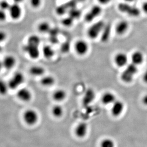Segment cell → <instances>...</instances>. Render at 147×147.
<instances>
[{"label": "cell", "instance_id": "cell-1", "mask_svg": "<svg viewBox=\"0 0 147 147\" xmlns=\"http://www.w3.org/2000/svg\"><path fill=\"white\" fill-rule=\"evenodd\" d=\"M105 25V22L103 20H99L93 22L86 31L88 37L91 40H96L100 37Z\"/></svg>", "mask_w": 147, "mask_h": 147}, {"label": "cell", "instance_id": "cell-2", "mask_svg": "<svg viewBox=\"0 0 147 147\" xmlns=\"http://www.w3.org/2000/svg\"><path fill=\"white\" fill-rule=\"evenodd\" d=\"M117 9L119 12L131 17H137L140 15V9L136 6L131 5L130 3L124 1L119 3L117 6Z\"/></svg>", "mask_w": 147, "mask_h": 147}, {"label": "cell", "instance_id": "cell-3", "mask_svg": "<svg viewBox=\"0 0 147 147\" xmlns=\"http://www.w3.org/2000/svg\"><path fill=\"white\" fill-rule=\"evenodd\" d=\"M137 66L132 64V63L128 64L121 74V79L125 83H130L133 80L135 75L137 74Z\"/></svg>", "mask_w": 147, "mask_h": 147}, {"label": "cell", "instance_id": "cell-4", "mask_svg": "<svg viewBox=\"0 0 147 147\" xmlns=\"http://www.w3.org/2000/svg\"><path fill=\"white\" fill-rule=\"evenodd\" d=\"M103 9L101 6L95 5L92 6L84 16V20L87 23H92L101 15Z\"/></svg>", "mask_w": 147, "mask_h": 147}, {"label": "cell", "instance_id": "cell-5", "mask_svg": "<svg viewBox=\"0 0 147 147\" xmlns=\"http://www.w3.org/2000/svg\"><path fill=\"white\" fill-rule=\"evenodd\" d=\"M22 118L24 122L29 126H33L39 120V115L37 111L33 109H27L24 111Z\"/></svg>", "mask_w": 147, "mask_h": 147}, {"label": "cell", "instance_id": "cell-6", "mask_svg": "<svg viewBox=\"0 0 147 147\" xmlns=\"http://www.w3.org/2000/svg\"><path fill=\"white\" fill-rule=\"evenodd\" d=\"M74 49L78 55L82 57L88 53L89 50V45L86 40L79 39L74 43Z\"/></svg>", "mask_w": 147, "mask_h": 147}, {"label": "cell", "instance_id": "cell-7", "mask_svg": "<svg viewBox=\"0 0 147 147\" xmlns=\"http://www.w3.org/2000/svg\"><path fill=\"white\" fill-rule=\"evenodd\" d=\"M24 76L22 72H15L8 82L9 89L15 90L18 88L24 83Z\"/></svg>", "mask_w": 147, "mask_h": 147}, {"label": "cell", "instance_id": "cell-8", "mask_svg": "<svg viewBox=\"0 0 147 147\" xmlns=\"http://www.w3.org/2000/svg\"><path fill=\"white\" fill-rule=\"evenodd\" d=\"M129 27L130 25L128 21L125 20H122L118 21L116 24L114 31L118 36H123L129 30Z\"/></svg>", "mask_w": 147, "mask_h": 147}, {"label": "cell", "instance_id": "cell-9", "mask_svg": "<svg viewBox=\"0 0 147 147\" xmlns=\"http://www.w3.org/2000/svg\"><path fill=\"white\" fill-rule=\"evenodd\" d=\"M39 47V46L29 45L28 43H27L25 45H24L23 50L28 54L31 59L36 60L39 58L40 54Z\"/></svg>", "mask_w": 147, "mask_h": 147}, {"label": "cell", "instance_id": "cell-10", "mask_svg": "<svg viewBox=\"0 0 147 147\" xmlns=\"http://www.w3.org/2000/svg\"><path fill=\"white\" fill-rule=\"evenodd\" d=\"M114 62L116 65L119 68L126 66L128 65V56L126 53L118 52L115 55Z\"/></svg>", "mask_w": 147, "mask_h": 147}, {"label": "cell", "instance_id": "cell-11", "mask_svg": "<svg viewBox=\"0 0 147 147\" xmlns=\"http://www.w3.org/2000/svg\"><path fill=\"white\" fill-rule=\"evenodd\" d=\"M8 11L10 17L14 20L19 19L22 14V9L19 4L15 3L11 5Z\"/></svg>", "mask_w": 147, "mask_h": 147}, {"label": "cell", "instance_id": "cell-12", "mask_svg": "<svg viewBox=\"0 0 147 147\" xmlns=\"http://www.w3.org/2000/svg\"><path fill=\"white\" fill-rule=\"evenodd\" d=\"M16 96L18 99L24 102H28L32 98V93L27 88H22L17 91Z\"/></svg>", "mask_w": 147, "mask_h": 147}, {"label": "cell", "instance_id": "cell-13", "mask_svg": "<svg viewBox=\"0 0 147 147\" xmlns=\"http://www.w3.org/2000/svg\"><path fill=\"white\" fill-rule=\"evenodd\" d=\"M124 109V105L122 101L116 100L111 107V113L114 117H118L122 114Z\"/></svg>", "mask_w": 147, "mask_h": 147}, {"label": "cell", "instance_id": "cell-14", "mask_svg": "<svg viewBox=\"0 0 147 147\" xmlns=\"http://www.w3.org/2000/svg\"><path fill=\"white\" fill-rule=\"evenodd\" d=\"M131 61L132 64L135 65H140L144 61V55L140 51H135L131 55Z\"/></svg>", "mask_w": 147, "mask_h": 147}, {"label": "cell", "instance_id": "cell-15", "mask_svg": "<svg viewBox=\"0 0 147 147\" xmlns=\"http://www.w3.org/2000/svg\"><path fill=\"white\" fill-rule=\"evenodd\" d=\"M88 126L85 122H81L78 124L75 129V134L79 138H83L86 136L88 133Z\"/></svg>", "mask_w": 147, "mask_h": 147}, {"label": "cell", "instance_id": "cell-16", "mask_svg": "<svg viewBox=\"0 0 147 147\" xmlns=\"http://www.w3.org/2000/svg\"><path fill=\"white\" fill-rule=\"evenodd\" d=\"M2 63L3 68L9 70L13 69L15 66L16 60L14 56L7 55L6 56L3 58Z\"/></svg>", "mask_w": 147, "mask_h": 147}, {"label": "cell", "instance_id": "cell-17", "mask_svg": "<svg viewBox=\"0 0 147 147\" xmlns=\"http://www.w3.org/2000/svg\"><path fill=\"white\" fill-rule=\"evenodd\" d=\"M111 33V26L110 24H105L100 36V40L103 43L108 42L110 38Z\"/></svg>", "mask_w": 147, "mask_h": 147}, {"label": "cell", "instance_id": "cell-18", "mask_svg": "<svg viewBox=\"0 0 147 147\" xmlns=\"http://www.w3.org/2000/svg\"><path fill=\"white\" fill-rule=\"evenodd\" d=\"M116 100L115 95L111 92H105L102 96V102L105 105L112 104Z\"/></svg>", "mask_w": 147, "mask_h": 147}, {"label": "cell", "instance_id": "cell-19", "mask_svg": "<svg viewBox=\"0 0 147 147\" xmlns=\"http://www.w3.org/2000/svg\"><path fill=\"white\" fill-rule=\"evenodd\" d=\"M29 72L31 75L33 76H42L45 73V69L41 66H33L30 68Z\"/></svg>", "mask_w": 147, "mask_h": 147}, {"label": "cell", "instance_id": "cell-20", "mask_svg": "<svg viewBox=\"0 0 147 147\" xmlns=\"http://www.w3.org/2000/svg\"><path fill=\"white\" fill-rule=\"evenodd\" d=\"M67 95V93L65 90L63 89H58L54 92L52 97L55 101L61 102L65 100Z\"/></svg>", "mask_w": 147, "mask_h": 147}, {"label": "cell", "instance_id": "cell-21", "mask_svg": "<svg viewBox=\"0 0 147 147\" xmlns=\"http://www.w3.org/2000/svg\"><path fill=\"white\" fill-rule=\"evenodd\" d=\"M44 57L46 59H50L54 56L55 51L50 45H45L42 49Z\"/></svg>", "mask_w": 147, "mask_h": 147}, {"label": "cell", "instance_id": "cell-22", "mask_svg": "<svg viewBox=\"0 0 147 147\" xmlns=\"http://www.w3.org/2000/svg\"><path fill=\"white\" fill-rule=\"evenodd\" d=\"M95 98V93L92 89H89L85 92L83 97V103L85 105H87L90 104L94 100Z\"/></svg>", "mask_w": 147, "mask_h": 147}, {"label": "cell", "instance_id": "cell-23", "mask_svg": "<svg viewBox=\"0 0 147 147\" xmlns=\"http://www.w3.org/2000/svg\"><path fill=\"white\" fill-rule=\"evenodd\" d=\"M51 28L50 24L46 21H43L40 22L37 26L38 31L39 32L43 34L48 33Z\"/></svg>", "mask_w": 147, "mask_h": 147}, {"label": "cell", "instance_id": "cell-24", "mask_svg": "<svg viewBox=\"0 0 147 147\" xmlns=\"http://www.w3.org/2000/svg\"><path fill=\"white\" fill-rule=\"evenodd\" d=\"M55 79L51 75H47L43 77L41 80L40 83L44 87H50L55 83Z\"/></svg>", "mask_w": 147, "mask_h": 147}, {"label": "cell", "instance_id": "cell-25", "mask_svg": "<svg viewBox=\"0 0 147 147\" xmlns=\"http://www.w3.org/2000/svg\"><path fill=\"white\" fill-rule=\"evenodd\" d=\"M63 113V108L60 105H54L52 109V113L56 118H60L62 116Z\"/></svg>", "mask_w": 147, "mask_h": 147}, {"label": "cell", "instance_id": "cell-26", "mask_svg": "<svg viewBox=\"0 0 147 147\" xmlns=\"http://www.w3.org/2000/svg\"><path fill=\"white\" fill-rule=\"evenodd\" d=\"M41 43L40 38L36 35L33 34L29 36L27 39V43L29 45H33L39 46Z\"/></svg>", "mask_w": 147, "mask_h": 147}, {"label": "cell", "instance_id": "cell-27", "mask_svg": "<svg viewBox=\"0 0 147 147\" xmlns=\"http://www.w3.org/2000/svg\"><path fill=\"white\" fill-rule=\"evenodd\" d=\"M9 87L8 84L3 80H0V95L4 96L7 94Z\"/></svg>", "mask_w": 147, "mask_h": 147}, {"label": "cell", "instance_id": "cell-28", "mask_svg": "<svg viewBox=\"0 0 147 147\" xmlns=\"http://www.w3.org/2000/svg\"><path fill=\"white\" fill-rule=\"evenodd\" d=\"M68 16L72 17L74 20L79 18L81 14L80 10H79L78 9L76 8V7L71 9L68 11Z\"/></svg>", "mask_w": 147, "mask_h": 147}, {"label": "cell", "instance_id": "cell-29", "mask_svg": "<svg viewBox=\"0 0 147 147\" xmlns=\"http://www.w3.org/2000/svg\"><path fill=\"white\" fill-rule=\"evenodd\" d=\"M100 147H115V143L112 139L105 138L101 142Z\"/></svg>", "mask_w": 147, "mask_h": 147}, {"label": "cell", "instance_id": "cell-30", "mask_svg": "<svg viewBox=\"0 0 147 147\" xmlns=\"http://www.w3.org/2000/svg\"><path fill=\"white\" fill-rule=\"evenodd\" d=\"M75 20L73 19L72 17L68 16L65 18H63L61 21V24L64 26L66 27H70L72 26L74 24Z\"/></svg>", "mask_w": 147, "mask_h": 147}, {"label": "cell", "instance_id": "cell-31", "mask_svg": "<svg viewBox=\"0 0 147 147\" xmlns=\"http://www.w3.org/2000/svg\"><path fill=\"white\" fill-rule=\"evenodd\" d=\"M11 5L7 0H1L0 1V9L4 11L8 10Z\"/></svg>", "mask_w": 147, "mask_h": 147}, {"label": "cell", "instance_id": "cell-32", "mask_svg": "<svg viewBox=\"0 0 147 147\" xmlns=\"http://www.w3.org/2000/svg\"><path fill=\"white\" fill-rule=\"evenodd\" d=\"M42 0H30V3L33 8H38L42 4Z\"/></svg>", "mask_w": 147, "mask_h": 147}, {"label": "cell", "instance_id": "cell-33", "mask_svg": "<svg viewBox=\"0 0 147 147\" xmlns=\"http://www.w3.org/2000/svg\"><path fill=\"white\" fill-rule=\"evenodd\" d=\"M7 18V14L6 13L5 11L1 10L0 9V22H3L5 21Z\"/></svg>", "mask_w": 147, "mask_h": 147}, {"label": "cell", "instance_id": "cell-34", "mask_svg": "<svg viewBox=\"0 0 147 147\" xmlns=\"http://www.w3.org/2000/svg\"><path fill=\"white\" fill-rule=\"evenodd\" d=\"M69 45L67 43H64L63 45L61 46V50L62 53H67L69 51Z\"/></svg>", "mask_w": 147, "mask_h": 147}, {"label": "cell", "instance_id": "cell-35", "mask_svg": "<svg viewBox=\"0 0 147 147\" xmlns=\"http://www.w3.org/2000/svg\"><path fill=\"white\" fill-rule=\"evenodd\" d=\"M7 38V34L4 31H0V43L4 42Z\"/></svg>", "mask_w": 147, "mask_h": 147}, {"label": "cell", "instance_id": "cell-36", "mask_svg": "<svg viewBox=\"0 0 147 147\" xmlns=\"http://www.w3.org/2000/svg\"><path fill=\"white\" fill-rule=\"evenodd\" d=\"M113 0H97V3L101 5H107L111 3Z\"/></svg>", "mask_w": 147, "mask_h": 147}, {"label": "cell", "instance_id": "cell-37", "mask_svg": "<svg viewBox=\"0 0 147 147\" xmlns=\"http://www.w3.org/2000/svg\"><path fill=\"white\" fill-rule=\"evenodd\" d=\"M142 11L143 13L147 14V1H145L142 3Z\"/></svg>", "mask_w": 147, "mask_h": 147}, {"label": "cell", "instance_id": "cell-38", "mask_svg": "<svg viewBox=\"0 0 147 147\" xmlns=\"http://www.w3.org/2000/svg\"><path fill=\"white\" fill-rule=\"evenodd\" d=\"M143 81L145 83H147V69H146V71H145V72L144 75H143Z\"/></svg>", "mask_w": 147, "mask_h": 147}, {"label": "cell", "instance_id": "cell-39", "mask_svg": "<svg viewBox=\"0 0 147 147\" xmlns=\"http://www.w3.org/2000/svg\"><path fill=\"white\" fill-rule=\"evenodd\" d=\"M142 102H143V104L147 105V94L145 95L143 98H142Z\"/></svg>", "mask_w": 147, "mask_h": 147}, {"label": "cell", "instance_id": "cell-40", "mask_svg": "<svg viewBox=\"0 0 147 147\" xmlns=\"http://www.w3.org/2000/svg\"><path fill=\"white\" fill-rule=\"evenodd\" d=\"M24 0H13L14 3H17V4H19L20 3H22Z\"/></svg>", "mask_w": 147, "mask_h": 147}, {"label": "cell", "instance_id": "cell-41", "mask_svg": "<svg viewBox=\"0 0 147 147\" xmlns=\"http://www.w3.org/2000/svg\"><path fill=\"white\" fill-rule=\"evenodd\" d=\"M124 2H126V3H132L133 2L134 0H123Z\"/></svg>", "mask_w": 147, "mask_h": 147}, {"label": "cell", "instance_id": "cell-42", "mask_svg": "<svg viewBox=\"0 0 147 147\" xmlns=\"http://www.w3.org/2000/svg\"><path fill=\"white\" fill-rule=\"evenodd\" d=\"M75 2H76V3H81V2H83L85 1V0H74Z\"/></svg>", "mask_w": 147, "mask_h": 147}, {"label": "cell", "instance_id": "cell-43", "mask_svg": "<svg viewBox=\"0 0 147 147\" xmlns=\"http://www.w3.org/2000/svg\"><path fill=\"white\" fill-rule=\"evenodd\" d=\"M3 64L2 61H0V71H1V69H2V68H3Z\"/></svg>", "mask_w": 147, "mask_h": 147}, {"label": "cell", "instance_id": "cell-44", "mask_svg": "<svg viewBox=\"0 0 147 147\" xmlns=\"http://www.w3.org/2000/svg\"><path fill=\"white\" fill-rule=\"evenodd\" d=\"M2 50H3V48H2V47L0 45V53L2 51Z\"/></svg>", "mask_w": 147, "mask_h": 147}]
</instances>
